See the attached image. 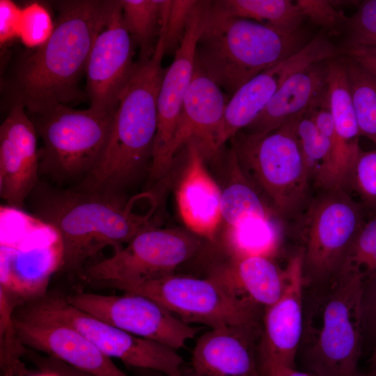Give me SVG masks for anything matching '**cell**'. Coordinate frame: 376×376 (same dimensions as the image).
<instances>
[{"label": "cell", "mask_w": 376, "mask_h": 376, "mask_svg": "<svg viewBox=\"0 0 376 376\" xmlns=\"http://www.w3.org/2000/svg\"><path fill=\"white\" fill-rule=\"evenodd\" d=\"M112 2H57L58 15L51 37L20 59L8 81L11 105L21 104L32 116L83 97L80 81Z\"/></svg>", "instance_id": "obj_1"}, {"label": "cell", "mask_w": 376, "mask_h": 376, "mask_svg": "<svg viewBox=\"0 0 376 376\" xmlns=\"http://www.w3.org/2000/svg\"><path fill=\"white\" fill-rule=\"evenodd\" d=\"M33 214L53 227L63 245L62 269L78 276L87 260L106 246L123 247L152 227L155 208L146 214L132 210L122 195L63 189L39 181L28 200Z\"/></svg>", "instance_id": "obj_2"}, {"label": "cell", "mask_w": 376, "mask_h": 376, "mask_svg": "<svg viewBox=\"0 0 376 376\" xmlns=\"http://www.w3.org/2000/svg\"><path fill=\"white\" fill-rule=\"evenodd\" d=\"M165 38L163 29L151 56L136 62L116 108L105 151L79 189L121 195L148 162L151 163L157 128V97L166 70L162 65Z\"/></svg>", "instance_id": "obj_3"}, {"label": "cell", "mask_w": 376, "mask_h": 376, "mask_svg": "<svg viewBox=\"0 0 376 376\" xmlns=\"http://www.w3.org/2000/svg\"><path fill=\"white\" fill-rule=\"evenodd\" d=\"M301 31L287 33L248 19L224 15L211 6L198 40L196 61L232 95L242 85L302 49Z\"/></svg>", "instance_id": "obj_4"}, {"label": "cell", "mask_w": 376, "mask_h": 376, "mask_svg": "<svg viewBox=\"0 0 376 376\" xmlns=\"http://www.w3.org/2000/svg\"><path fill=\"white\" fill-rule=\"evenodd\" d=\"M363 278L342 269L329 283L328 293L310 313L298 354L314 376H359V360L366 334L361 294Z\"/></svg>", "instance_id": "obj_5"}, {"label": "cell", "mask_w": 376, "mask_h": 376, "mask_svg": "<svg viewBox=\"0 0 376 376\" xmlns=\"http://www.w3.org/2000/svg\"><path fill=\"white\" fill-rule=\"evenodd\" d=\"M295 121L296 117L267 133L242 130L231 139L242 169L288 225L301 215L313 196Z\"/></svg>", "instance_id": "obj_6"}, {"label": "cell", "mask_w": 376, "mask_h": 376, "mask_svg": "<svg viewBox=\"0 0 376 376\" xmlns=\"http://www.w3.org/2000/svg\"><path fill=\"white\" fill-rule=\"evenodd\" d=\"M115 112L58 104L29 116L42 141L39 148L40 175L57 183L85 178L105 151Z\"/></svg>", "instance_id": "obj_7"}, {"label": "cell", "mask_w": 376, "mask_h": 376, "mask_svg": "<svg viewBox=\"0 0 376 376\" xmlns=\"http://www.w3.org/2000/svg\"><path fill=\"white\" fill-rule=\"evenodd\" d=\"M104 288L147 297L189 324H201L210 329L262 328L261 308L237 294L216 272L206 278L173 274L142 282L109 284Z\"/></svg>", "instance_id": "obj_8"}, {"label": "cell", "mask_w": 376, "mask_h": 376, "mask_svg": "<svg viewBox=\"0 0 376 376\" xmlns=\"http://www.w3.org/2000/svg\"><path fill=\"white\" fill-rule=\"evenodd\" d=\"M366 210L343 189L316 191L291 224L300 239L306 281H332L365 221Z\"/></svg>", "instance_id": "obj_9"}, {"label": "cell", "mask_w": 376, "mask_h": 376, "mask_svg": "<svg viewBox=\"0 0 376 376\" xmlns=\"http://www.w3.org/2000/svg\"><path fill=\"white\" fill-rule=\"evenodd\" d=\"M0 219L1 288L24 301L44 295L63 265L58 233L33 214L6 205Z\"/></svg>", "instance_id": "obj_10"}, {"label": "cell", "mask_w": 376, "mask_h": 376, "mask_svg": "<svg viewBox=\"0 0 376 376\" xmlns=\"http://www.w3.org/2000/svg\"><path fill=\"white\" fill-rule=\"evenodd\" d=\"M19 315L72 327L107 357L127 366L164 376H182L184 360L173 348L118 329L70 304L65 296L46 293L26 300L15 309Z\"/></svg>", "instance_id": "obj_11"}, {"label": "cell", "mask_w": 376, "mask_h": 376, "mask_svg": "<svg viewBox=\"0 0 376 376\" xmlns=\"http://www.w3.org/2000/svg\"><path fill=\"white\" fill-rule=\"evenodd\" d=\"M125 247L86 267L79 276L96 287L154 280L174 274L200 249L198 236L179 228H148Z\"/></svg>", "instance_id": "obj_12"}, {"label": "cell", "mask_w": 376, "mask_h": 376, "mask_svg": "<svg viewBox=\"0 0 376 376\" xmlns=\"http://www.w3.org/2000/svg\"><path fill=\"white\" fill-rule=\"evenodd\" d=\"M65 298L75 307L118 329L175 350L184 347L199 331L157 301L140 295H105L80 291Z\"/></svg>", "instance_id": "obj_13"}, {"label": "cell", "mask_w": 376, "mask_h": 376, "mask_svg": "<svg viewBox=\"0 0 376 376\" xmlns=\"http://www.w3.org/2000/svg\"><path fill=\"white\" fill-rule=\"evenodd\" d=\"M135 43L127 30L120 0H113L107 22L96 38L86 69L90 107L113 112L134 71Z\"/></svg>", "instance_id": "obj_14"}, {"label": "cell", "mask_w": 376, "mask_h": 376, "mask_svg": "<svg viewBox=\"0 0 376 376\" xmlns=\"http://www.w3.org/2000/svg\"><path fill=\"white\" fill-rule=\"evenodd\" d=\"M210 1H198L184 38L165 70L157 97V128L150 166V176L158 179L168 170L166 157L180 116L184 98L191 82L198 40L203 31Z\"/></svg>", "instance_id": "obj_15"}, {"label": "cell", "mask_w": 376, "mask_h": 376, "mask_svg": "<svg viewBox=\"0 0 376 376\" xmlns=\"http://www.w3.org/2000/svg\"><path fill=\"white\" fill-rule=\"evenodd\" d=\"M287 284L281 297L264 310L258 345L263 376L272 368H296L303 327V253L299 247L285 266Z\"/></svg>", "instance_id": "obj_16"}, {"label": "cell", "mask_w": 376, "mask_h": 376, "mask_svg": "<svg viewBox=\"0 0 376 376\" xmlns=\"http://www.w3.org/2000/svg\"><path fill=\"white\" fill-rule=\"evenodd\" d=\"M25 110L11 105L0 125V196L6 205L22 210L40 181L38 134Z\"/></svg>", "instance_id": "obj_17"}, {"label": "cell", "mask_w": 376, "mask_h": 376, "mask_svg": "<svg viewBox=\"0 0 376 376\" xmlns=\"http://www.w3.org/2000/svg\"><path fill=\"white\" fill-rule=\"evenodd\" d=\"M12 324L22 345L41 351L91 376H128L72 327L13 311Z\"/></svg>", "instance_id": "obj_18"}, {"label": "cell", "mask_w": 376, "mask_h": 376, "mask_svg": "<svg viewBox=\"0 0 376 376\" xmlns=\"http://www.w3.org/2000/svg\"><path fill=\"white\" fill-rule=\"evenodd\" d=\"M224 92L195 61L193 78L167 153L168 169L175 155L190 142L198 145L205 158L219 154L216 139L229 100Z\"/></svg>", "instance_id": "obj_19"}, {"label": "cell", "mask_w": 376, "mask_h": 376, "mask_svg": "<svg viewBox=\"0 0 376 376\" xmlns=\"http://www.w3.org/2000/svg\"><path fill=\"white\" fill-rule=\"evenodd\" d=\"M261 331L250 326L210 329L196 342L191 368L198 376H263L256 345Z\"/></svg>", "instance_id": "obj_20"}, {"label": "cell", "mask_w": 376, "mask_h": 376, "mask_svg": "<svg viewBox=\"0 0 376 376\" xmlns=\"http://www.w3.org/2000/svg\"><path fill=\"white\" fill-rule=\"evenodd\" d=\"M185 148L187 162L175 193L178 210L190 232L214 241L222 221V191L207 171L198 145L190 142Z\"/></svg>", "instance_id": "obj_21"}, {"label": "cell", "mask_w": 376, "mask_h": 376, "mask_svg": "<svg viewBox=\"0 0 376 376\" xmlns=\"http://www.w3.org/2000/svg\"><path fill=\"white\" fill-rule=\"evenodd\" d=\"M327 84L335 127L334 185L335 189H345L350 170L361 149V134L343 58L338 56L328 61Z\"/></svg>", "instance_id": "obj_22"}, {"label": "cell", "mask_w": 376, "mask_h": 376, "mask_svg": "<svg viewBox=\"0 0 376 376\" xmlns=\"http://www.w3.org/2000/svg\"><path fill=\"white\" fill-rule=\"evenodd\" d=\"M329 61L313 64L288 77L243 131L267 133L304 113L327 86Z\"/></svg>", "instance_id": "obj_23"}, {"label": "cell", "mask_w": 376, "mask_h": 376, "mask_svg": "<svg viewBox=\"0 0 376 376\" xmlns=\"http://www.w3.org/2000/svg\"><path fill=\"white\" fill-rule=\"evenodd\" d=\"M215 272L240 296L264 310L281 297L287 284L285 267L281 269L267 256L232 259Z\"/></svg>", "instance_id": "obj_24"}, {"label": "cell", "mask_w": 376, "mask_h": 376, "mask_svg": "<svg viewBox=\"0 0 376 376\" xmlns=\"http://www.w3.org/2000/svg\"><path fill=\"white\" fill-rule=\"evenodd\" d=\"M287 225L279 215L272 214L247 217L226 226L225 242L232 259L274 258L283 244Z\"/></svg>", "instance_id": "obj_25"}, {"label": "cell", "mask_w": 376, "mask_h": 376, "mask_svg": "<svg viewBox=\"0 0 376 376\" xmlns=\"http://www.w3.org/2000/svg\"><path fill=\"white\" fill-rule=\"evenodd\" d=\"M211 6L228 16L255 21L287 33H296L306 19L296 1L216 0Z\"/></svg>", "instance_id": "obj_26"}, {"label": "cell", "mask_w": 376, "mask_h": 376, "mask_svg": "<svg viewBox=\"0 0 376 376\" xmlns=\"http://www.w3.org/2000/svg\"><path fill=\"white\" fill-rule=\"evenodd\" d=\"M295 132L313 189H335L334 143L319 132L305 112L296 117Z\"/></svg>", "instance_id": "obj_27"}, {"label": "cell", "mask_w": 376, "mask_h": 376, "mask_svg": "<svg viewBox=\"0 0 376 376\" xmlns=\"http://www.w3.org/2000/svg\"><path fill=\"white\" fill-rule=\"evenodd\" d=\"M124 23L140 50L139 58L153 54L159 36L163 0H120Z\"/></svg>", "instance_id": "obj_28"}, {"label": "cell", "mask_w": 376, "mask_h": 376, "mask_svg": "<svg viewBox=\"0 0 376 376\" xmlns=\"http://www.w3.org/2000/svg\"><path fill=\"white\" fill-rule=\"evenodd\" d=\"M343 59L361 136L376 144V77L351 58Z\"/></svg>", "instance_id": "obj_29"}, {"label": "cell", "mask_w": 376, "mask_h": 376, "mask_svg": "<svg viewBox=\"0 0 376 376\" xmlns=\"http://www.w3.org/2000/svg\"><path fill=\"white\" fill-rule=\"evenodd\" d=\"M342 269L357 272L363 281L376 273V214L363 222L348 249Z\"/></svg>", "instance_id": "obj_30"}, {"label": "cell", "mask_w": 376, "mask_h": 376, "mask_svg": "<svg viewBox=\"0 0 376 376\" xmlns=\"http://www.w3.org/2000/svg\"><path fill=\"white\" fill-rule=\"evenodd\" d=\"M345 190L355 192L364 210L376 214V150H359L350 170Z\"/></svg>", "instance_id": "obj_31"}, {"label": "cell", "mask_w": 376, "mask_h": 376, "mask_svg": "<svg viewBox=\"0 0 376 376\" xmlns=\"http://www.w3.org/2000/svg\"><path fill=\"white\" fill-rule=\"evenodd\" d=\"M54 26L47 8L40 3L32 2L22 8L18 38L27 48L36 49L49 39Z\"/></svg>", "instance_id": "obj_32"}, {"label": "cell", "mask_w": 376, "mask_h": 376, "mask_svg": "<svg viewBox=\"0 0 376 376\" xmlns=\"http://www.w3.org/2000/svg\"><path fill=\"white\" fill-rule=\"evenodd\" d=\"M347 42L360 45H376V0L359 3L357 12L348 17Z\"/></svg>", "instance_id": "obj_33"}, {"label": "cell", "mask_w": 376, "mask_h": 376, "mask_svg": "<svg viewBox=\"0 0 376 376\" xmlns=\"http://www.w3.org/2000/svg\"><path fill=\"white\" fill-rule=\"evenodd\" d=\"M197 0H171L166 20L165 54H173L178 49Z\"/></svg>", "instance_id": "obj_34"}, {"label": "cell", "mask_w": 376, "mask_h": 376, "mask_svg": "<svg viewBox=\"0 0 376 376\" xmlns=\"http://www.w3.org/2000/svg\"><path fill=\"white\" fill-rule=\"evenodd\" d=\"M296 3L305 18L324 29L336 31L345 25L348 17L327 0H297Z\"/></svg>", "instance_id": "obj_35"}, {"label": "cell", "mask_w": 376, "mask_h": 376, "mask_svg": "<svg viewBox=\"0 0 376 376\" xmlns=\"http://www.w3.org/2000/svg\"><path fill=\"white\" fill-rule=\"evenodd\" d=\"M22 8L10 0L0 1V45L2 47L18 38Z\"/></svg>", "instance_id": "obj_36"}, {"label": "cell", "mask_w": 376, "mask_h": 376, "mask_svg": "<svg viewBox=\"0 0 376 376\" xmlns=\"http://www.w3.org/2000/svg\"><path fill=\"white\" fill-rule=\"evenodd\" d=\"M361 308L366 334L376 336V273L363 281Z\"/></svg>", "instance_id": "obj_37"}, {"label": "cell", "mask_w": 376, "mask_h": 376, "mask_svg": "<svg viewBox=\"0 0 376 376\" xmlns=\"http://www.w3.org/2000/svg\"><path fill=\"white\" fill-rule=\"evenodd\" d=\"M342 53L376 77V45H360L346 42Z\"/></svg>", "instance_id": "obj_38"}, {"label": "cell", "mask_w": 376, "mask_h": 376, "mask_svg": "<svg viewBox=\"0 0 376 376\" xmlns=\"http://www.w3.org/2000/svg\"><path fill=\"white\" fill-rule=\"evenodd\" d=\"M34 362L41 371L52 372L58 376H91L51 357L47 359H35Z\"/></svg>", "instance_id": "obj_39"}, {"label": "cell", "mask_w": 376, "mask_h": 376, "mask_svg": "<svg viewBox=\"0 0 376 376\" xmlns=\"http://www.w3.org/2000/svg\"><path fill=\"white\" fill-rule=\"evenodd\" d=\"M265 376H314L307 372L299 371L296 368L278 366L271 368Z\"/></svg>", "instance_id": "obj_40"}, {"label": "cell", "mask_w": 376, "mask_h": 376, "mask_svg": "<svg viewBox=\"0 0 376 376\" xmlns=\"http://www.w3.org/2000/svg\"><path fill=\"white\" fill-rule=\"evenodd\" d=\"M138 372L137 376H162V374L160 373L147 370V369H139V368H135ZM182 376H198L191 368L183 367L182 369Z\"/></svg>", "instance_id": "obj_41"}, {"label": "cell", "mask_w": 376, "mask_h": 376, "mask_svg": "<svg viewBox=\"0 0 376 376\" xmlns=\"http://www.w3.org/2000/svg\"><path fill=\"white\" fill-rule=\"evenodd\" d=\"M370 369L376 368V336L372 354L369 359Z\"/></svg>", "instance_id": "obj_42"}, {"label": "cell", "mask_w": 376, "mask_h": 376, "mask_svg": "<svg viewBox=\"0 0 376 376\" xmlns=\"http://www.w3.org/2000/svg\"><path fill=\"white\" fill-rule=\"evenodd\" d=\"M359 376H376V368L369 369V370L365 373H360Z\"/></svg>", "instance_id": "obj_43"}, {"label": "cell", "mask_w": 376, "mask_h": 376, "mask_svg": "<svg viewBox=\"0 0 376 376\" xmlns=\"http://www.w3.org/2000/svg\"><path fill=\"white\" fill-rule=\"evenodd\" d=\"M24 376V375H23ZM34 376H58L57 374L49 371H41V373Z\"/></svg>", "instance_id": "obj_44"}]
</instances>
